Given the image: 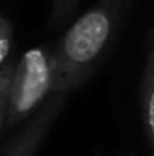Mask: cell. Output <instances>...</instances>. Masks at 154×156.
I'll list each match as a JSON object with an SVG mask.
<instances>
[{
    "mask_svg": "<svg viewBox=\"0 0 154 156\" xmlns=\"http://www.w3.org/2000/svg\"><path fill=\"white\" fill-rule=\"evenodd\" d=\"M51 85L49 62L42 49H29L22 60L11 91V122L29 115Z\"/></svg>",
    "mask_w": 154,
    "mask_h": 156,
    "instance_id": "cell-1",
    "label": "cell"
},
{
    "mask_svg": "<svg viewBox=\"0 0 154 156\" xmlns=\"http://www.w3.org/2000/svg\"><path fill=\"white\" fill-rule=\"evenodd\" d=\"M109 33V16L102 11H89L83 16H80L67 31L64 38V51L76 64L91 62L105 45Z\"/></svg>",
    "mask_w": 154,
    "mask_h": 156,
    "instance_id": "cell-2",
    "label": "cell"
},
{
    "mask_svg": "<svg viewBox=\"0 0 154 156\" xmlns=\"http://www.w3.org/2000/svg\"><path fill=\"white\" fill-rule=\"evenodd\" d=\"M44 133H45V125L37 123L27 133H24L18 140H15L11 144V147L2 156H35V151L38 149V144L44 136Z\"/></svg>",
    "mask_w": 154,
    "mask_h": 156,
    "instance_id": "cell-3",
    "label": "cell"
},
{
    "mask_svg": "<svg viewBox=\"0 0 154 156\" xmlns=\"http://www.w3.org/2000/svg\"><path fill=\"white\" fill-rule=\"evenodd\" d=\"M145 122H147V129H149V136L152 140L154 145V91L151 93L149 100H147V109H145Z\"/></svg>",
    "mask_w": 154,
    "mask_h": 156,
    "instance_id": "cell-4",
    "label": "cell"
},
{
    "mask_svg": "<svg viewBox=\"0 0 154 156\" xmlns=\"http://www.w3.org/2000/svg\"><path fill=\"white\" fill-rule=\"evenodd\" d=\"M7 55H9V33L7 27L4 26V20L0 18V64L5 60Z\"/></svg>",
    "mask_w": 154,
    "mask_h": 156,
    "instance_id": "cell-5",
    "label": "cell"
},
{
    "mask_svg": "<svg viewBox=\"0 0 154 156\" xmlns=\"http://www.w3.org/2000/svg\"><path fill=\"white\" fill-rule=\"evenodd\" d=\"M2 85H4V83H0V123H2V100H4V98H2V93H4V87H2Z\"/></svg>",
    "mask_w": 154,
    "mask_h": 156,
    "instance_id": "cell-6",
    "label": "cell"
}]
</instances>
